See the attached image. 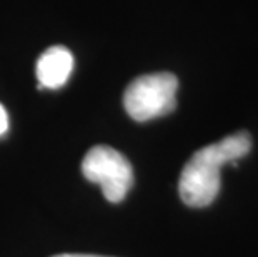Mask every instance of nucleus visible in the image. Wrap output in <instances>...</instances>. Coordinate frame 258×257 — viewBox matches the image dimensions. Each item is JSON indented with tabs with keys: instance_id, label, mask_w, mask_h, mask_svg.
<instances>
[{
	"instance_id": "obj_1",
	"label": "nucleus",
	"mask_w": 258,
	"mask_h": 257,
	"mask_svg": "<svg viewBox=\"0 0 258 257\" xmlns=\"http://www.w3.org/2000/svg\"><path fill=\"white\" fill-rule=\"evenodd\" d=\"M251 149L248 132H237L217 144L202 147L185 164L178 180L180 197L190 207L210 205L220 192V171L225 164L237 166Z\"/></svg>"
},
{
	"instance_id": "obj_2",
	"label": "nucleus",
	"mask_w": 258,
	"mask_h": 257,
	"mask_svg": "<svg viewBox=\"0 0 258 257\" xmlns=\"http://www.w3.org/2000/svg\"><path fill=\"white\" fill-rule=\"evenodd\" d=\"M177 89L178 79L170 72L140 75L125 89L123 107L137 122L163 117L177 107Z\"/></svg>"
},
{
	"instance_id": "obj_3",
	"label": "nucleus",
	"mask_w": 258,
	"mask_h": 257,
	"mask_svg": "<svg viewBox=\"0 0 258 257\" xmlns=\"http://www.w3.org/2000/svg\"><path fill=\"white\" fill-rule=\"evenodd\" d=\"M82 174L102 187L108 202H122L134 185V169L122 152L108 145H95L82 161Z\"/></svg>"
},
{
	"instance_id": "obj_4",
	"label": "nucleus",
	"mask_w": 258,
	"mask_h": 257,
	"mask_svg": "<svg viewBox=\"0 0 258 257\" xmlns=\"http://www.w3.org/2000/svg\"><path fill=\"white\" fill-rule=\"evenodd\" d=\"M74 70V56L67 47L53 45L37 60V79L40 89H60Z\"/></svg>"
},
{
	"instance_id": "obj_5",
	"label": "nucleus",
	"mask_w": 258,
	"mask_h": 257,
	"mask_svg": "<svg viewBox=\"0 0 258 257\" xmlns=\"http://www.w3.org/2000/svg\"><path fill=\"white\" fill-rule=\"evenodd\" d=\"M9 130V116L5 107L0 104V135H4Z\"/></svg>"
},
{
	"instance_id": "obj_6",
	"label": "nucleus",
	"mask_w": 258,
	"mask_h": 257,
	"mask_svg": "<svg viewBox=\"0 0 258 257\" xmlns=\"http://www.w3.org/2000/svg\"><path fill=\"white\" fill-rule=\"evenodd\" d=\"M52 257H108V255H93V254H58Z\"/></svg>"
}]
</instances>
